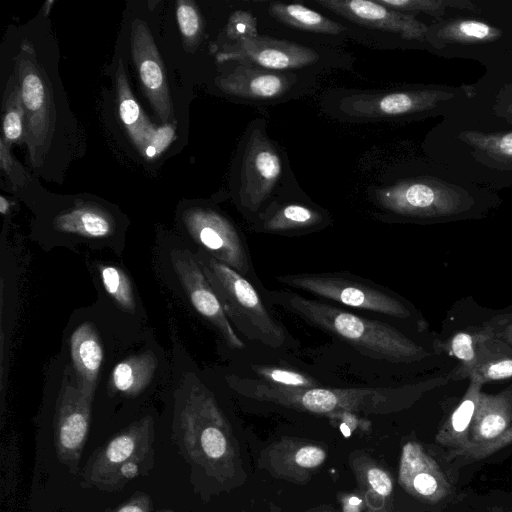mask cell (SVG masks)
Here are the masks:
<instances>
[{"instance_id":"1","label":"cell","mask_w":512,"mask_h":512,"mask_svg":"<svg viewBox=\"0 0 512 512\" xmlns=\"http://www.w3.org/2000/svg\"><path fill=\"white\" fill-rule=\"evenodd\" d=\"M172 436L190 466L191 483L203 499L230 492L247 481L239 443L209 392L195 390L181 402Z\"/></svg>"},{"instance_id":"2","label":"cell","mask_w":512,"mask_h":512,"mask_svg":"<svg viewBox=\"0 0 512 512\" xmlns=\"http://www.w3.org/2000/svg\"><path fill=\"white\" fill-rule=\"evenodd\" d=\"M234 389L248 398L300 412L329 417L338 412L386 415L410 408L425 393L449 382L436 377L398 387L285 388L259 379L233 378Z\"/></svg>"},{"instance_id":"3","label":"cell","mask_w":512,"mask_h":512,"mask_svg":"<svg viewBox=\"0 0 512 512\" xmlns=\"http://www.w3.org/2000/svg\"><path fill=\"white\" fill-rule=\"evenodd\" d=\"M267 295L273 303L369 358L390 363H413L429 356L422 346L387 323L361 317L291 291H271Z\"/></svg>"},{"instance_id":"4","label":"cell","mask_w":512,"mask_h":512,"mask_svg":"<svg viewBox=\"0 0 512 512\" xmlns=\"http://www.w3.org/2000/svg\"><path fill=\"white\" fill-rule=\"evenodd\" d=\"M154 463V422L146 416L94 450L80 471L81 484L103 492H117L133 479L148 474Z\"/></svg>"},{"instance_id":"5","label":"cell","mask_w":512,"mask_h":512,"mask_svg":"<svg viewBox=\"0 0 512 512\" xmlns=\"http://www.w3.org/2000/svg\"><path fill=\"white\" fill-rule=\"evenodd\" d=\"M198 262L228 319L246 338L274 349L284 346L287 340L285 329L269 312L245 276L205 251Z\"/></svg>"},{"instance_id":"6","label":"cell","mask_w":512,"mask_h":512,"mask_svg":"<svg viewBox=\"0 0 512 512\" xmlns=\"http://www.w3.org/2000/svg\"><path fill=\"white\" fill-rule=\"evenodd\" d=\"M373 199L388 215L418 220L456 217L470 211L475 203L463 186L429 175L378 188Z\"/></svg>"},{"instance_id":"7","label":"cell","mask_w":512,"mask_h":512,"mask_svg":"<svg viewBox=\"0 0 512 512\" xmlns=\"http://www.w3.org/2000/svg\"><path fill=\"white\" fill-rule=\"evenodd\" d=\"M284 174V161L268 137L263 119L251 122L240 143L232 173L238 207L248 215L259 214L268 205Z\"/></svg>"},{"instance_id":"8","label":"cell","mask_w":512,"mask_h":512,"mask_svg":"<svg viewBox=\"0 0 512 512\" xmlns=\"http://www.w3.org/2000/svg\"><path fill=\"white\" fill-rule=\"evenodd\" d=\"M284 285L341 305L406 319L411 312L393 292L361 277L342 272L277 276Z\"/></svg>"},{"instance_id":"9","label":"cell","mask_w":512,"mask_h":512,"mask_svg":"<svg viewBox=\"0 0 512 512\" xmlns=\"http://www.w3.org/2000/svg\"><path fill=\"white\" fill-rule=\"evenodd\" d=\"M456 96L446 86L356 92L341 98L339 109L348 120H402L433 112Z\"/></svg>"},{"instance_id":"10","label":"cell","mask_w":512,"mask_h":512,"mask_svg":"<svg viewBox=\"0 0 512 512\" xmlns=\"http://www.w3.org/2000/svg\"><path fill=\"white\" fill-rule=\"evenodd\" d=\"M184 222L205 252L245 277L253 273L246 241L228 217L212 208L195 207L185 213Z\"/></svg>"},{"instance_id":"11","label":"cell","mask_w":512,"mask_h":512,"mask_svg":"<svg viewBox=\"0 0 512 512\" xmlns=\"http://www.w3.org/2000/svg\"><path fill=\"white\" fill-rule=\"evenodd\" d=\"M92 394L82 387L67 386L57 403L54 417V446L59 462L71 474L79 472L88 439Z\"/></svg>"},{"instance_id":"12","label":"cell","mask_w":512,"mask_h":512,"mask_svg":"<svg viewBox=\"0 0 512 512\" xmlns=\"http://www.w3.org/2000/svg\"><path fill=\"white\" fill-rule=\"evenodd\" d=\"M327 446L314 440L282 436L259 454L258 467L273 478L306 485L325 464Z\"/></svg>"},{"instance_id":"13","label":"cell","mask_w":512,"mask_h":512,"mask_svg":"<svg viewBox=\"0 0 512 512\" xmlns=\"http://www.w3.org/2000/svg\"><path fill=\"white\" fill-rule=\"evenodd\" d=\"M218 60L284 72L314 65L320 60V55L309 47L256 35L228 45L218 55Z\"/></svg>"},{"instance_id":"14","label":"cell","mask_w":512,"mask_h":512,"mask_svg":"<svg viewBox=\"0 0 512 512\" xmlns=\"http://www.w3.org/2000/svg\"><path fill=\"white\" fill-rule=\"evenodd\" d=\"M398 483L407 494L429 504H438L451 494L443 470L416 440H408L402 445Z\"/></svg>"},{"instance_id":"15","label":"cell","mask_w":512,"mask_h":512,"mask_svg":"<svg viewBox=\"0 0 512 512\" xmlns=\"http://www.w3.org/2000/svg\"><path fill=\"white\" fill-rule=\"evenodd\" d=\"M315 3L358 25L390 32L406 40H425L428 26L414 14L368 0H316Z\"/></svg>"},{"instance_id":"16","label":"cell","mask_w":512,"mask_h":512,"mask_svg":"<svg viewBox=\"0 0 512 512\" xmlns=\"http://www.w3.org/2000/svg\"><path fill=\"white\" fill-rule=\"evenodd\" d=\"M175 270L196 311L206 318L233 349L245 348L222 307V304L204 274L198 260L189 253L173 257Z\"/></svg>"},{"instance_id":"17","label":"cell","mask_w":512,"mask_h":512,"mask_svg":"<svg viewBox=\"0 0 512 512\" xmlns=\"http://www.w3.org/2000/svg\"><path fill=\"white\" fill-rule=\"evenodd\" d=\"M18 63V82L27 120V136L33 159L38 149L46 145L51 128V94L48 81L34 61L22 53Z\"/></svg>"},{"instance_id":"18","label":"cell","mask_w":512,"mask_h":512,"mask_svg":"<svg viewBox=\"0 0 512 512\" xmlns=\"http://www.w3.org/2000/svg\"><path fill=\"white\" fill-rule=\"evenodd\" d=\"M132 57L145 94L155 112L166 122L172 116V105L167 76L154 39L140 20L131 27Z\"/></svg>"},{"instance_id":"19","label":"cell","mask_w":512,"mask_h":512,"mask_svg":"<svg viewBox=\"0 0 512 512\" xmlns=\"http://www.w3.org/2000/svg\"><path fill=\"white\" fill-rule=\"evenodd\" d=\"M298 77L291 72L267 70L239 64L233 71L216 78L215 83L227 95L248 100H274L286 95Z\"/></svg>"},{"instance_id":"20","label":"cell","mask_w":512,"mask_h":512,"mask_svg":"<svg viewBox=\"0 0 512 512\" xmlns=\"http://www.w3.org/2000/svg\"><path fill=\"white\" fill-rule=\"evenodd\" d=\"M330 217L320 208L301 202H272L254 219L258 232L298 235L323 228Z\"/></svg>"},{"instance_id":"21","label":"cell","mask_w":512,"mask_h":512,"mask_svg":"<svg viewBox=\"0 0 512 512\" xmlns=\"http://www.w3.org/2000/svg\"><path fill=\"white\" fill-rule=\"evenodd\" d=\"M348 465L361 493L365 512H396L393 507L394 480L391 473L362 449L350 452Z\"/></svg>"},{"instance_id":"22","label":"cell","mask_w":512,"mask_h":512,"mask_svg":"<svg viewBox=\"0 0 512 512\" xmlns=\"http://www.w3.org/2000/svg\"><path fill=\"white\" fill-rule=\"evenodd\" d=\"M511 425L512 384L497 394L481 392L468 445L491 442L500 437Z\"/></svg>"},{"instance_id":"23","label":"cell","mask_w":512,"mask_h":512,"mask_svg":"<svg viewBox=\"0 0 512 512\" xmlns=\"http://www.w3.org/2000/svg\"><path fill=\"white\" fill-rule=\"evenodd\" d=\"M503 31L489 23L474 19L456 17L442 19L428 27L425 35L433 47L442 49L447 45H480L501 38Z\"/></svg>"},{"instance_id":"24","label":"cell","mask_w":512,"mask_h":512,"mask_svg":"<svg viewBox=\"0 0 512 512\" xmlns=\"http://www.w3.org/2000/svg\"><path fill=\"white\" fill-rule=\"evenodd\" d=\"M512 378V347L484 326L478 330L476 364L469 375L482 384Z\"/></svg>"},{"instance_id":"25","label":"cell","mask_w":512,"mask_h":512,"mask_svg":"<svg viewBox=\"0 0 512 512\" xmlns=\"http://www.w3.org/2000/svg\"><path fill=\"white\" fill-rule=\"evenodd\" d=\"M482 383L471 379L459 404L439 428L435 440L438 444L460 450L470 442L473 418L481 394Z\"/></svg>"},{"instance_id":"26","label":"cell","mask_w":512,"mask_h":512,"mask_svg":"<svg viewBox=\"0 0 512 512\" xmlns=\"http://www.w3.org/2000/svg\"><path fill=\"white\" fill-rule=\"evenodd\" d=\"M458 138L471 148L472 157L480 164L496 170H512V131L464 130Z\"/></svg>"},{"instance_id":"27","label":"cell","mask_w":512,"mask_h":512,"mask_svg":"<svg viewBox=\"0 0 512 512\" xmlns=\"http://www.w3.org/2000/svg\"><path fill=\"white\" fill-rule=\"evenodd\" d=\"M71 355L81 379V386L92 394L102 360L103 350L99 338L90 324L78 327L71 336Z\"/></svg>"},{"instance_id":"28","label":"cell","mask_w":512,"mask_h":512,"mask_svg":"<svg viewBox=\"0 0 512 512\" xmlns=\"http://www.w3.org/2000/svg\"><path fill=\"white\" fill-rule=\"evenodd\" d=\"M123 72L122 65H120L117 72L119 115L123 125L127 128L131 139L137 144L139 149L144 151L145 154L151 147L158 128H153V125H151L143 116L138 103L130 92Z\"/></svg>"},{"instance_id":"29","label":"cell","mask_w":512,"mask_h":512,"mask_svg":"<svg viewBox=\"0 0 512 512\" xmlns=\"http://www.w3.org/2000/svg\"><path fill=\"white\" fill-rule=\"evenodd\" d=\"M268 11L278 22L308 32L336 35L346 30L339 23L301 4L273 2Z\"/></svg>"},{"instance_id":"30","label":"cell","mask_w":512,"mask_h":512,"mask_svg":"<svg viewBox=\"0 0 512 512\" xmlns=\"http://www.w3.org/2000/svg\"><path fill=\"white\" fill-rule=\"evenodd\" d=\"M57 230L85 237L101 238L113 231L111 217L94 206H78L63 214L55 221Z\"/></svg>"},{"instance_id":"31","label":"cell","mask_w":512,"mask_h":512,"mask_svg":"<svg viewBox=\"0 0 512 512\" xmlns=\"http://www.w3.org/2000/svg\"><path fill=\"white\" fill-rule=\"evenodd\" d=\"M443 347L460 362V365L454 368L447 378L456 381L469 378L477 361L478 330L457 332Z\"/></svg>"},{"instance_id":"32","label":"cell","mask_w":512,"mask_h":512,"mask_svg":"<svg viewBox=\"0 0 512 512\" xmlns=\"http://www.w3.org/2000/svg\"><path fill=\"white\" fill-rule=\"evenodd\" d=\"M151 364L144 359H127L115 366L112 372L113 387L125 394H135L149 378Z\"/></svg>"},{"instance_id":"33","label":"cell","mask_w":512,"mask_h":512,"mask_svg":"<svg viewBox=\"0 0 512 512\" xmlns=\"http://www.w3.org/2000/svg\"><path fill=\"white\" fill-rule=\"evenodd\" d=\"M100 278L108 294L124 309H134V297L128 277L112 265L100 267Z\"/></svg>"},{"instance_id":"34","label":"cell","mask_w":512,"mask_h":512,"mask_svg":"<svg viewBox=\"0 0 512 512\" xmlns=\"http://www.w3.org/2000/svg\"><path fill=\"white\" fill-rule=\"evenodd\" d=\"M252 369L259 376V380L271 385L285 388H313L318 386L315 379L294 370L264 365H254Z\"/></svg>"},{"instance_id":"35","label":"cell","mask_w":512,"mask_h":512,"mask_svg":"<svg viewBox=\"0 0 512 512\" xmlns=\"http://www.w3.org/2000/svg\"><path fill=\"white\" fill-rule=\"evenodd\" d=\"M6 99L3 133L7 142H13L21 138L24 128L23 120L25 118L20 89L17 85L9 89Z\"/></svg>"},{"instance_id":"36","label":"cell","mask_w":512,"mask_h":512,"mask_svg":"<svg viewBox=\"0 0 512 512\" xmlns=\"http://www.w3.org/2000/svg\"><path fill=\"white\" fill-rule=\"evenodd\" d=\"M377 2L404 13H425L437 21L442 20L449 7V0H377Z\"/></svg>"},{"instance_id":"37","label":"cell","mask_w":512,"mask_h":512,"mask_svg":"<svg viewBox=\"0 0 512 512\" xmlns=\"http://www.w3.org/2000/svg\"><path fill=\"white\" fill-rule=\"evenodd\" d=\"M512 444V425L497 439L479 445H468L460 450H452L450 456L481 460Z\"/></svg>"},{"instance_id":"38","label":"cell","mask_w":512,"mask_h":512,"mask_svg":"<svg viewBox=\"0 0 512 512\" xmlns=\"http://www.w3.org/2000/svg\"><path fill=\"white\" fill-rule=\"evenodd\" d=\"M176 15L182 35L188 40L195 39L201 31V18L195 6L191 2L180 1Z\"/></svg>"},{"instance_id":"39","label":"cell","mask_w":512,"mask_h":512,"mask_svg":"<svg viewBox=\"0 0 512 512\" xmlns=\"http://www.w3.org/2000/svg\"><path fill=\"white\" fill-rule=\"evenodd\" d=\"M257 24L255 18L243 11L235 12L231 17L227 25V36L232 44H235L241 39L256 36Z\"/></svg>"},{"instance_id":"40","label":"cell","mask_w":512,"mask_h":512,"mask_svg":"<svg viewBox=\"0 0 512 512\" xmlns=\"http://www.w3.org/2000/svg\"><path fill=\"white\" fill-rule=\"evenodd\" d=\"M153 502L151 497L144 492H135L132 496L113 509L104 512H151Z\"/></svg>"},{"instance_id":"41","label":"cell","mask_w":512,"mask_h":512,"mask_svg":"<svg viewBox=\"0 0 512 512\" xmlns=\"http://www.w3.org/2000/svg\"><path fill=\"white\" fill-rule=\"evenodd\" d=\"M483 326L512 347V312L495 316Z\"/></svg>"},{"instance_id":"42","label":"cell","mask_w":512,"mask_h":512,"mask_svg":"<svg viewBox=\"0 0 512 512\" xmlns=\"http://www.w3.org/2000/svg\"><path fill=\"white\" fill-rule=\"evenodd\" d=\"M337 499L341 505V512H365L364 499L358 489L353 492H341Z\"/></svg>"},{"instance_id":"43","label":"cell","mask_w":512,"mask_h":512,"mask_svg":"<svg viewBox=\"0 0 512 512\" xmlns=\"http://www.w3.org/2000/svg\"><path fill=\"white\" fill-rule=\"evenodd\" d=\"M328 418L333 422H338L340 429L343 432H348V434L359 427L362 430L365 428V421L361 420L358 415L354 413L338 412L330 415Z\"/></svg>"},{"instance_id":"44","label":"cell","mask_w":512,"mask_h":512,"mask_svg":"<svg viewBox=\"0 0 512 512\" xmlns=\"http://www.w3.org/2000/svg\"><path fill=\"white\" fill-rule=\"evenodd\" d=\"M305 512H340V511H338L337 509H335L334 507H332L330 505H322V506L311 508Z\"/></svg>"},{"instance_id":"45","label":"cell","mask_w":512,"mask_h":512,"mask_svg":"<svg viewBox=\"0 0 512 512\" xmlns=\"http://www.w3.org/2000/svg\"><path fill=\"white\" fill-rule=\"evenodd\" d=\"M7 209H8V203H6V200L4 197H1L0 210L3 214H5Z\"/></svg>"},{"instance_id":"46","label":"cell","mask_w":512,"mask_h":512,"mask_svg":"<svg viewBox=\"0 0 512 512\" xmlns=\"http://www.w3.org/2000/svg\"><path fill=\"white\" fill-rule=\"evenodd\" d=\"M161 512H174V511H172L171 509H165V510H162Z\"/></svg>"},{"instance_id":"47","label":"cell","mask_w":512,"mask_h":512,"mask_svg":"<svg viewBox=\"0 0 512 512\" xmlns=\"http://www.w3.org/2000/svg\"><path fill=\"white\" fill-rule=\"evenodd\" d=\"M496 512V511H495Z\"/></svg>"}]
</instances>
